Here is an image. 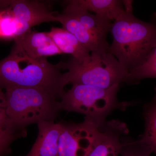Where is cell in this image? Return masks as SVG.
<instances>
[{"mask_svg": "<svg viewBox=\"0 0 156 156\" xmlns=\"http://www.w3.org/2000/svg\"><path fill=\"white\" fill-rule=\"evenodd\" d=\"M60 63L54 65L47 57L31 58L14 42L11 53L0 61V87L37 88L60 101L67 85Z\"/></svg>", "mask_w": 156, "mask_h": 156, "instance_id": "cell-1", "label": "cell"}, {"mask_svg": "<svg viewBox=\"0 0 156 156\" xmlns=\"http://www.w3.org/2000/svg\"><path fill=\"white\" fill-rule=\"evenodd\" d=\"M108 53L130 73L143 63L156 45V23L142 21L125 11L112 23Z\"/></svg>", "mask_w": 156, "mask_h": 156, "instance_id": "cell-2", "label": "cell"}, {"mask_svg": "<svg viewBox=\"0 0 156 156\" xmlns=\"http://www.w3.org/2000/svg\"><path fill=\"white\" fill-rule=\"evenodd\" d=\"M7 113L14 128L26 134V126L43 121H54L62 110L60 101L37 88H6Z\"/></svg>", "mask_w": 156, "mask_h": 156, "instance_id": "cell-3", "label": "cell"}, {"mask_svg": "<svg viewBox=\"0 0 156 156\" xmlns=\"http://www.w3.org/2000/svg\"><path fill=\"white\" fill-rule=\"evenodd\" d=\"M120 86L117 84L108 89H102L73 84L60 101L62 110L83 114L85 115V119L100 126L113 111L124 110L133 104L131 101L121 102L117 99Z\"/></svg>", "mask_w": 156, "mask_h": 156, "instance_id": "cell-4", "label": "cell"}, {"mask_svg": "<svg viewBox=\"0 0 156 156\" xmlns=\"http://www.w3.org/2000/svg\"><path fill=\"white\" fill-rule=\"evenodd\" d=\"M88 62L80 63L72 57L66 62H60L67 85L82 84L108 89L117 84L131 83L129 73L115 56L107 53L103 55H91Z\"/></svg>", "mask_w": 156, "mask_h": 156, "instance_id": "cell-5", "label": "cell"}, {"mask_svg": "<svg viewBox=\"0 0 156 156\" xmlns=\"http://www.w3.org/2000/svg\"><path fill=\"white\" fill-rule=\"evenodd\" d=\"M58 156H88L93 140V125L85 119L81 123H62Z\"/></svg>", "mask_w": 156, "mask_h": 156, "instance_id": "cell-6", "label": "cell"}, {"mask_svg": "<svg viewBox=\"0 0 156 156\" xmlns=\"http://www.w3.org/2000/svg\"><path fill=\"white\" fill-rule=\"evenodd\" d=\"M92 125L93 143L88 156H119L122 137L129 131L126 123L112 120L99 126Z\"/></svg>", "mask_w": 156, "mask_h": 156, "instance_id": "cell-7", "label": "cell"}, {"mask_svg": "<svg viewBox=\"0 0 156 156\" xmlns=\"http://www.w3.org/2000/svg\"><path fill=\"white\" fill-rule=\"evenodd\" d=\"M9 10L18 23V31L14 40L21 38L35 26L56 21L55 13L41 2L20 0L9 1Z\"/></svg>", "mask_w": 156, "mask_h": 156, "instance_id": "cell-8", "label": "cell"}, {"mask_svg": "<svg viewBox=\"0 0 156 156\" xmlns=\"http://www.w3.org/2000/svg\"><path fill=\"white\" fill-rule=\"evenodd\" d=\"M56 20L61 23L63 29L73 35L91 55L100 56L108 53L110 45L107 40L90 32L74 17L62 12L56 15Z\"/></svg>", "mask_w": 156, "mask_h": 156, "instance_id": "cell-9", "label": "cell"}, {"mask_svg": "<svg viewBox=\"0 0 156 156\" xmlns=\"http://www.w3.org/2000/svg\"><path fill=\"white\" fill-rule=\"evenodd\" d=\"M37 137L29 153L25 156H58V142L62 123L43 121L38 123Z\"/></svg>", "mask_w": 156, "mask_h": 156, "instance_id": "cell-10", "label": "cell"}, {"mask_svg": "<svg viewBox=\"0 0 156 156\" xmlns=\"http://www.w3.org/2000/svg\"><path fill=\"white\" fill-rule=\"evenodd\" d=\"M14 41L31 58H41L62 53L48 32L30 30L21 38Z\"/></svg>", "mask_w": 156, "mask_h": 156, "instance_id": "cell-11", "label": "cell"}, {"mask_svg": "<svg viewBox=\"0 0 156 156\" xmlns=\"http://www.w3.org/2000/svg\"><path fill=\"white\" fill-rule=\"evenodd\" d=\"M67 2L68 5L63 12L74 17L90 32L101 38L107 40V34L111 30L112 24V20L91 14L82 6L71 1Z\"/></svg>", "mask_w": 156, "mask_h": 156, "instance_id": "cell-12", "label": "cell"}, {"mask_svg": "<svg viewBox=\"0 0 156 156\" xmlns=\"http://www.w3.org/2000/svg\"><path fill=\"white\" fill-rule=\"evenodd\" d=\"M48 33L62 53L71 54L80 63L88 62L90 60V53L67 30L63 28L52 27Z\"/></svg>", "mask_w": 156, "mask_h": 156, "instance_id": "cell-13", "label": "cell"}, {"mask_svg": "<svg viewBox=\"0 0 156 156\" xmlns=\"http://www.w3.org/2000/svg\"><path fill=\"white\" fill-rule=\"evenodd\" d=\"M89 11L111 20H115L126 11L124 1L120 0H72Z\"/></svg>", "mask_w": 156, "mask_h": 156, "instance_id": "cell-14", "label": "cell"}, {"mask_svg": "<svg viewBox=\"0 0 156 156\" xmlns=\"http://www.w3.org/2000/svg\"><path fill=\"white\" fill-rule=\"evenodd\" d=\"M143 110L145 130L138 139L147 144L152 152L156 154V87L153 98L144 104Z\"/></svg>", "mask_w": 156, "mask_h": 156, "instance_id": "cell-15", "label": "cell"}, {"mask_svg": "<svg viewBox=\"0 0 156 156\" xmlns=\"http://www.w3.org/2000/svg\"><path fill=\"white\" fill-rule=\"evenodd\" d=\"M131 83L136 84L142 79L156 78V45L139 67L129 73Z\"/></svg>", "mask_w": 156, "mask_h": 156, "instance_id": "cell-16", "label": "cell"}, {"mask_svg": "<svg viewBox=\"0 0 156 156\" xmlns=\"http://www.w3.org/2000/svg\"><path fill=\"white\" fill-rule=\"evenodd\" d=\"M121 144V156H150L152 153L151 149L145 143L126 135L122 137Z\"/></svg>", "mask_w": 156, "mask_h": 156, "instance_id": "cell-17", "label": "cell"}, {"mask_svg": "<svg viewBox=\"0 0 156 156\" xmlns=\"http://www.w3.org/2000/svg\"><path fill=\"white\" fill-rule=\"evenodd\" d=\"M0 87V135L14 140L25 134L18 132L15 129L9 121L7 113V105L5 93Z\"/></svg>", "mask_w": 156, "mask_h": 156, "instance_id": "cell-18", "label": "cell"}, {"mask_svg": "<svg viewBox=\"0 0 156 156\" xmlns=\"http://www.w3.org/2000/svg\"><path fill=\"white\" fill-rule=\"evenodd\" d=\"M18 29V23L9 10L0 13V37L15 38Z\"/></svg>", "mask_w": 156, "mask_h": 156, "instance_id": "cell-19", "label": "cell"}, {"mask_svg": "<svg viewBox=\"0 0 156 156\" xmlns=\"http://www.w3.org/2000/svg\"><path fill=\"white\" fill-rule=\"evenodd\" d=\"M14 140L0 135V156H4L10 152L9 145Z\"/></svg>", "mask_w": 156, "mask_h": 156, "instance_id": "cell-20", "label": "cell"}]
</instances>
